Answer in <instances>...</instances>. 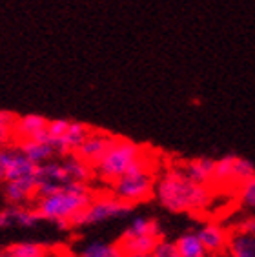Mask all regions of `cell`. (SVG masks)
<instances>
[{
    "label": "cell",
    "mask_w": 255,
    "mask_h": 257,
    "mask_svg": "<svg viewBox=\"0 0 255 257\" xmlns=\"http://www.w3.org/2000/svg\"><path fill=\"white\" fill-rule=\"evenodd\" d=\"M213 197L215 188L190 179L181 163L162 164L159 170L153 199L168 212L202 215L211 208Z\"/></svg>",
    "instance_id": "6da1fadb"
},
{
    "label": "cell",
    "mask_w": 255,
    "mask_h": 257,
    "mask_svg": "<svg viewBox=\"0 0 255 257\" xmlns=\"http://www.w3.org/2000/svg\"><path fill=\"white\" fill-rule=\"evenodd\" d=\"M93 184L69 183L48 195H40L35 201V208L46 223H51L60 230H73V224L84 208L93 199Z\"/></svg>",
    "instance_id": "7a4b0ae2"
},
{
    "label": "cell",
    "mask_w": 255,
    "mask_h": 257,
    "mask_svg": "<svg viewBox=\"0 0 255 257\" xmlns=\"http://www.w3.org/2000/svg\"><path fill=\"white\" fill-rule=\"evenodd\" d=\"M159 154L155 150L148 148L144 144H139L128 137L115 135L109 143L108 150L104 152L97 164H95V181L102 188H108L117 179H120L130 170L137 168L141 164L150 163L157 159Z\"/></svg>",
    "instance_id": "3957f363"
},
{
    "label": "cell",
    "mask_w": 255,
    "mask_h": 257,
    "mask_svg": "<svg viewBox=\"0 0 255 257\" xmlns=\"http://www.w3.org/2000/svg\"><path fill=\"white\" fill-rule=\"evenodd\" d=\"M162 166L161 157L153 159L150 163H144L137 168L130 170L122 177L117 179L108 188L113 195L122 199L124 203L137 206L152 201L155 195V184H157V173Z\"/></svg>",
    "instance_id": "277c9868"
},
{
    "label": "cell",
    "mask_w": 255,
    "mask_h": 257,
    "mask_svg": "<svg viewBox=\"0 0 255 257\" xmlns=\"http://www.w3.org/2000/svg\"><path fill=\"white\" fill-rule=\"evenodd\" d=\"M162 239L164 235L157 219L137 215L124 228L117 244L126 257H148L153 255Z\"/></svg>",
    "instance_id": "5b68a950"
},
{
    "label": "cell",
    "mask_w": 255,
    "mask_h": 257,
    "mask_svg": "<svg viewBox=\"0 0 255 257\" xmlns=\"http://www.w3.org/2000/svg\"><path fill=\"white\" fill-rule=\"evenodd\" d=\"M133 208L135 206L124 203L122 199L113 195L109 190L104 188L100 192L97 190L93 199L89 201L88 206L84 208V212L77 217V221L73 224V230L75 228L97 226V224L109 223V221L126 219L128 215H132Z\"/></svg>",
    "instance_id": "8992f818"
},
{
    "label": "cell",
    "mask_w": 255,
    "mask_h": 257,
    "mask_svg": "<svg viewBox=\"0 0 255 257\" xmlns=\"http://www.w3.org/2000/svg\"><path fill=\"white\" fill-rule=\"evenodd\" d=\"M89 132H91V126L80 122V120L53 119L48 124L46 139L53 144L57 155L64 157V155L77 154V150L80 148V144L88 137Z\"/></svg>",
    "instance_id": "52a82bcc"
},
{
    "label": "cell",
    "mask_w": 255,
    "mask_h": 257,
    "mask_svg": "<svg viewBox=\"0 0 255 257\" xmlns=\"http://www.w3.org/2000/svg\"><path fill=\"white\" fill-rule=\"evenodd\" d=\"M255 177V164L248 159L235 154H228L215 159V175H213V188H231L237 190L240 184Z\"/></svg>",
    "instance_id": "ba28073f"
},
{
    "label": "cell",
    "mask_w": 255,
    "mask_h": 257,
    "mask_svg": "<svg viewBox=\"0 0 255 257\" xmlns=\"http://www.w3.org/2000/svg\"><path fill=\"white\" fill-rule=\"evenodd\" d=\"M37 164L22 154L17 144H8L0 148V184L35 175Z\"/></svg>",
    "instance_id": "9c48e42d"
},
{
    "label": "cell",
    "mask_w": 255,
    "mask_h": 257,
    "mask_svg": "<svg viewBox=\"0 0 255 257\" xmlns=\"http://www.w3.org/2000/svg\"><path fill=\"white\" fill-rule=\"evenodd\" d=\"M42 223L35 204H6L0 208V230L8 228H37Z\"/></svg>",
    "instance_id": "30bf717a"
},
{
    "label": "cell",
    "mask_w": 255,
    "mask_h": 257,
    "mask_svg": "<svg viewBox=\"0 0 255 257\" xmlns=\"http://www.w3.org/2000/svg\"><path fill=\"white\" fill-rule=\"evenodd\" d=\"M197 235L201 237L202 244L206 248L208 255H222L224 257L228 241H230V226L222 224L221 221L210 219L195 228Z\"/></svg>",
    "instance_id": "8fae6325"
},
{
    "label": "cell",
    "mask_w": 255,
    "mask_h": 257,
    "mask_svg": "<svg viewBox=\"0 0 255 257\" xmlns=\"http://www.w3.org/2000/svg\"><path fill=\"white\" fill-rule=\"evenodd\" d=\"M35 179H37V186H39V197L48 195V193L69 184L68 173H66L60 157H55L48 163L39 164L35 170Z\"/></svg>",
    "instance_id": "7c38bea8"
},
{
    "label": "cell",
    "mask_w": 255,
    "mask_h": 257,
    "mask_svg": "<svg viewBox=\"0 0 255 257\" xmlns=\"http://www.w3.org/2000/svg\"><path fill=\"white\" fill-rule=\"evenodd\" d=\"M0 192L8 204H35L39 197V186L35 175L0 184Z\"/></svg>",
    "instance_id": "4fadbf2b"
},
{
    "label": "cell",
    "mask_w": 255,
    "mask_h": 257,
    "mask_svg": "<svg viewBox=\"0 0 255 257\" xmlns=\"http://www.w3.org/2000/svg\"><path fill=\"white\" fill-rule=\"evenodd\" d=\"M113 137H115V135L106 132V130L91 128L88 137L84 139V143L80 144V148L77 150V155H79L80 159H84L86 163L91 164V166H95V164L100 161V157L104 155V152L108 150Z\"/></svg>",
    "instance_id": "5bb4252c"
},
{
    "label": "cell",
    "mask_w": 255,
    "mask_h": 257,
    "mask_svg": "<svg viewBox=\"0 0 255 257\" xmlns=\"http://www.w3.org/2000/svg\"><path fill=\"white\" fill-rule=\"evenodd\" d=\"M49 119L42 115L30 113V115H19L15 128V143L22 141H33V139H46L48 134Z\"/></svg>",
    "instance_id": "9a60e30c"
},
{
    "label": "cell",
    "mask_w": 255,
    "mask_h": 257,
    "mask_svg": "<svg viewBox=\"0 0 255 257\" xmlns=\"http://www.w3.org/2000/svg\"><path fill=\"white\" fill-rule=\"evenodd\" d=\"M57 246L40 241H17L4 246L0 257H51Z\"/></svg>",
    "instance_id": "2e32d148"
},
{
    "label": "cell",
    "mask_w": 255,
    "mask_h": 257,
    "mask_svg": "<svg viewBox=\"0 0 255 257\" xmlns=\"http://www.w3.org/2000/svg\"><path fill=\"white\" fill-rule=\"evenodd\" d=\"M62 164L68 173L69 183H79V184H93L95 183V168L84 159H80L77 154L64 155Z\"/></svg>",
    "instance_id": "e0dca14e"
},
{
    "label": "cell",
    "mask_w": 255,
    "mask_h": 257,
    "mask_svg": "<svg viewBox=\"0 0 255 257\" xmlns=\"http://www.w3.org/2000/svg\"><path fill=\"white\" fill-rule=\"evenodd\" d=\"M182 170L188 173V177L195 183L213 186V175H215V159L210 157H195L181 163Z\"/></svg>",
    "instance_id": "ac0fdd59"
},
{
    "label": "cell",
    "mask_w": 255,
    "mask_h": 257,
    "mask_svg": "<svg viewBox=\"0 0 255 257\" xmlns=\"http://www.w3.org/2000/svg\"><path fill=\"white\" fill-rule=\"evenodd\" d=\"M22 154L30 159L33 164H44L51 159L59 157L57 152H55L53 144L49 143L48 139H33V141H22V143H15Z\"/></svg>",
    "instance_id": "d6986e66"
},
{
    "label": "cell",
    "mask_w": 255,
    "mask_h": 257,
    "mask_svg": "<svg viewBox=\"0 0 255 257\" xmlns=\"http://www.w3.org/2000/svg\"><path fill=\"white\" fill-rule=\"evenodd\" d=\"M230 241L224 257H255V237L239 228L230 226Z\"/></svg>",
    "instance_id": "ffe728a7"
},
{
    "label": "cell",
    "mask_w": 255,
    "mask_h": 257,
    "mask_svg": "<svg viewBox=\"0 0 255 257\" xmlns=\"http://www.w3.org/2000/svg\"><path fill=\"white\" fill-rule=\"evenodd\" d=\"M173 244H175L179 257H208L206 248H204L195 230H188V232L181 233L173 241Z\"/></svg>",
    "instance_id": "44dd1931"
},
{
    "label": "cell",
    "mask_w": 255,
    "mask_h": 257,
    "mask_svg": "<svg viewBox=\"0 0 255 257\" xmlns=\"http://www.w3.org/2000/svg\"><path fill=\"white\" fill-rule=\"evenodd\" d=\"M75 253L79 257H126L117 244V241H88L84 242Z\"/></svg>",
    "instance_id": "7402d4cb"
},
{
    "label": "cell",
    "mask_w": 255,
    "mask_h": 257,
    "mask_svg": "<svg viewBox=\"0 0 255 257\" xmlns=\"http://www.w3.org/2000/svg\"><path fill=\"white\" fill-rule=\"evenodd\" d=\"M19 115L8 109H0V148L15 144V128Z\"/></svg>",
    "instance_id": "603a6c76"
},
{
    "label": "cell",
    "mask_w": 255,
    "mask_h": 257,
    "mask_svg": "<svg viewBox=\"0 0 255 257\" xmlns=\"http://www.w3.org/2000/svg\"><path fill=\"white\" fill-rule=\"evenodd\" d=\"M235 193L240 206L250 210V212H255V177L246 181L244 184H240L235 190Z\"/></svg>",
    "instance_id": "cb8c5ba5"
},
{
    "label": "cell",
    "mask_w": 255,
    "mask_h": 257,
    "mask_svg": "<svg viewBox=\"0 0 255 257\" xmlns=\"http://www.w3.org/2000/svg\"><path fill=\"white\" fill-rule=\"evenodd\" d=\"M153 257H179L175 250V244L173 241H168V239H162L161 244L157 246V250L153 252Z\"/></svg>",
    "instance_id": "d4e9b609"
},
{
    "label": "cell",
    "mask_w": 255,
    "mask_h": 257,
    "mask_svg": "<svg viewBox=\"0 0 255 257\" xmlns=\"http://www.w3.org/2000/svg\"><path fill=\"white\" fill-rule=\"evenodd\" d=\"M231 228H239V230H242V232H248L251 233L255 237V213H251V215H246V217L239 219L235 224Z\"/></svg>",
    "instance_id": "484cf974"
},
{
    "label": "cell",
    "mask_w": 255,
    "mask_h": 257,
    "mask_svg": "<svg viewBox=\"0 0 255 257\" xmlns=\"http://www.w3.org/2000/svg\"><path fill=\"white\" fill-rule=\"evenodd\" d=\"M57 255L59 257H79L77 253L71 250V248H68V246H59L57 248Z\"/></svg>",
    "instance_id": "4316f807"
},
{
    "label": "cell",
    "mask_w": 255,
    "mask_h": 257,
    "mask_svg": "<svg viewBox=\"0 0 255 257\" xmlns=\"http://www.w3.org/2000/svg\"><path fill=\"white\" fill-rule=\"evenodd\" d=\"M2 252H4V246H2V244H0V255H2Z\"/></svg>",
    "instance_id": "83f0119b"
},
{
    "label": "cell",
    "mask_w": 255,
    "mask_h": 257,
    "mask_svg": "<svg viewBox=\"0 0 255 257\" xmlns=\"http://www.w3.org/2000/svg\"><path fill=\"white\" fill-rule=\"evenodd\" d=\"M57 248H59V246H57ZM51 257H59V255H57V250H55V253H53V255H51Z\"/></svg>",
    "instance_id": "f1b7e54d"
},
{
    "label": "cell",
    "mask_w": 255,
    "mask_h": 257,
    "mask_svg": "<svg viewBox=\"0 0 255 257\" xmlns=\"http://www.w3.org/2000/svg\"><path fill=\"white\" fill-rule=\"evenodd\" d=\"M208 257H222V255H208Z\"/></svg>",
    "instance_id": "f546056e"
},
{
    "label": "cell",
    "mask_w": 255,
    "mask_h": 257,
    "mask_svg": "<svg viewBox=\"0 0 255 257\" xmlns=\"http://www.w3.org/2000/svg\"><path fill=\"white\" fill-rule=\"evenodd\" d=\"M148 257H153V255H148Z\"/></svg>",
    "instance_id": "4dcf8cb0"
},
{
    "label": "cell",
    "mask_w": 255,
    "mask_h": 257,
    "mask_svg": "<svg viewBox=\"0 0 255 257\" xmlns=\"http://www.w3.org/2000/svg\"><path fill=\"white\" fill-rule=\"evenodd\" d=\"M253 213H255V212H253Z\"/></svg>",
    "instance_id": "1f68e13d"
}]
</instances>
